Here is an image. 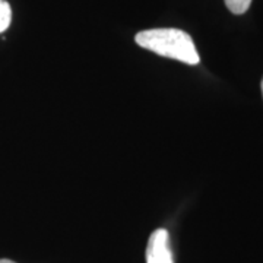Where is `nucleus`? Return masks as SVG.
<instances>
[{
  "mask_svg": "<svg viewBox=\"0 0 263 263\" xmlns=\"http://www.w3.org/2000/svg\"><path fill=\"white\" fill-rule=\"evenodd\" d=\"M135 41L139 47L186 65H197L200 57L195 43L187 32L177 28L145 29L136 34Z\"/></svg>",
  "mask_w": 263,
  "mask_h": 263,
  "instance_id": "nucleus-1",
  "label": "nucleus"
},
{
  "mask_svg": "<svg viewBox=\"0 0 263 263\" xmlns=\"http://www.w3.org/2000/svg\"><path fill=\"white\" fill-rule=\"evenodd\" d=\"M146 263H173L167 230L158 228L151 234L146 246Z\"/></svg>",
  "mask_w": 263,
  "mask_h": 263,
  "instance_id": "nucleus-2",
  "label": "nucleus"
},
{
  "mask_svg": "<svg viewBox=\"0 0 263 263\" xmlns=\"http://www.w3.org/2000/svg\"><path fill=\"white\" fill-rule=\"evenodd\" d=\"M12 21V9L6 0H0V34L9 28Z\"/></svg>",
  "mask_w": 263,
  "mask_h": 263,
  "instance_id": "nucleus-3",
  "label": "nucleus"
},
{
  "mask_svg": "<svg viewBox=\"0 0 263 263\" xmlns=\"http://www.w3.org/2000/svg\"><path fill=\"white\" fill-rule=\"evenodd\" d=\"M224 2L228 10L234 15H243L252 5V0H224Z\"/></svg>",
  "mask_w": 263,
  "mask_h": 263,
  "instance_id": "nucleus-4",
  "label": "nucleus"
},
{
  "mask_svg": "<svg viewBox=\"0 0 263 263\" xmlns=\"http://www.w3.org/2000/svg\"><path fill=\"white\" fill-rule=\"evenodd\" d=\"M0 263H15L13 260H9V259H0Z\"/></svg>",
  "mask_w": 263,
  "mask_h": 263,
  "instance_id": "nucleus-5",
  "label": "nucleus"
},
{
  "mask_svg": "<svg viewBox=\"0 0 263 263\" xmlns=\"http://www.w3.org/2000/svg\"><path fill=\"white\" fill-rule=\"evenodd\" d=\"M262 95H263V79H262Z\"/></svg>",
  "mask_w": 263,
  "mask_h": 263,
  "instance_id": "nucleus-6",
  "label": "nucleus"
}]
</instances>
